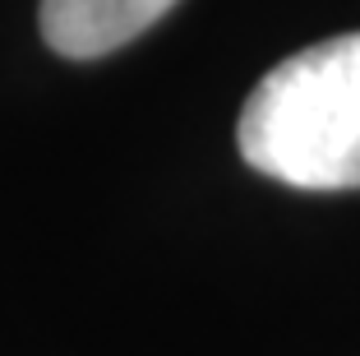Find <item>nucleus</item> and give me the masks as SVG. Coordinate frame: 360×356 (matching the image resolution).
<instances>
[{
	"label": "nucleus",
	"instance_id": "f03ea898",
	"mask_svg": "<svg viewBox=\"0 0 360 356\" xmlns=\"http://www.w3.org/2000/svg\"><path fill=\"white\" fill-rule=\"evenodd\" d=\"M176 0H42V37L70 61H97L148 32Z\"/></svg>",
	"mask_w": 360,
	"mask_h": 356
},
{
	"label": "nucleus",
	"instance_id": "f257e3e1",
	"mask_svg": "<svg viewBox=\"0 0 360 356\" xmlns=\"http://www.w3.org/2000/svg\"><path fill=\"white\" fill-rule=\"evenodd\" d=\"M240 157L296 190L360 185V32L305 47L264 74L236 125Z\"/></svg>",
	"mask_w": 360,
	"mask_h": 356
}]
</instances>
